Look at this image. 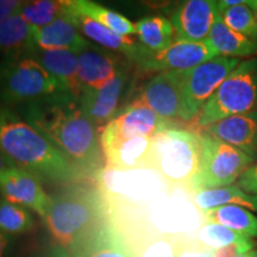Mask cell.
Listing matches in <instances>:
<instances>
[{"mask_svg":"<svg viewBox=\"0 0 257 257\" xmlns=\"http://www.w3.org/2000/svg\"><path fill=\"white\" fill-rule=\"evenodd\" d=\"M239 62L233 57L217 56L182 72L181 121L191 123L195 120L205 102Z\"/></svg>","mask_w":257,"mask_h":257,"instance_id":"obj_9","label":"cell"},{"mask_svg":"<svg viewBox=\"0 0 257 257\" xmlns=\"http://www.w3.org/2000/svg\"><path fill=\"white\" fill-rule=\"evenodd\" d=\"M256 3L257 0H218V6H219V11H223L225 9L237 5H246L253 10Z\"/></svg>","mask_w":257,"mask_h":257,"instance_id":"obj_36","label":"cell"},{"mask_svg":"<svg viewBox=\"0 0 257 257\" xmlns=\"http://www.w3.org/2000/svg\"><path fill=\"white\" fill-rule=\"evenodd\" d=\"M24 55L30 56L56 80L61 91L81 94L78 78V54L67 49H42L34 46Z\"/></svg>","mask_w":257,"mask_h":257,"instance_id":"obj_16","label":"cell"},{"mask_svg":"<svg viewBox=\"0 0 257 257\" xmlns=\"http://www.w3.org/2000/svg\"><path fill=\"white\" fill-rule=\"evenodd\" d=\"M10 167H16V166L12 165V162H10V161L3 155V153L0 152V172H3V170L6 168H10Z\"/></svg>","mask_w":257,"mask_h":257,"instance_id":"obj_40","label":"cell"},{"mask_svg":"<svg viewBox=\"0 0 257 257\" xmlns=\"http://www.w3.org/2000/svg\"><path fill=\"white\" fill-rule=\"evenodd\" d=\"M69 8L87 16L96 23L124 36H136L135 23L119 12L105 8L94 0H69Z\"/></svg>","mask_w":257,"mask_h":257,"instance_id":"obj_23","label":"cell"},{"mask_svg":"<svg viewBox=\"0 0 257 257\" xmlns=\"http://www.w3.org/2000/svg\"><path fill=\"white\" fill-rule=\"evenodd\" d=\"M197 239L212 250L231 245V244L249 243L252 240L236 231L227 229L223 225L208 223V221L202 225L200 230L198 231Z\"/></svg>","mask_w":257,"mask_h":257,"instance_id":"obj_29","label":"cell"},{"mask_svg":"<svg viewBox=\"0 0 257 257\" xmlns=\"http://www.w3.org/2000/svg\"><path fill=\"white\" fill-rule=\"evenodd\" d=\"M220 16L224 23L233 31L257 42V19L249 6H231L220 11Z\"/></svg>","mask_w":257,"mask_h":257,"instance_id":"obj_30","label":"cell"},{"mask_svg":"<svg viewBox=\"0 0 257 257\" xmlns=\"http://www.w3.org/2000/svg\"><path fill=\"white\" fill-rule=\"evenodd\" d=\"M208 40L179 41L163 50H149L141 47L131 63L142 72H182L217 57Z\"/></svg>","mask_w":257,"mask_h":257,"instance_id":"obj_11","label":"cell"},{"mask_svg":"<svg viewBox=\"0 0 257 257\" xmlns=\"http://www.w3.org/2000/svg\"><path fill=\"white\" fill-rule=\"evenodd\" d=\"M238 187L249 194L257 195V163H253L238 179Z\"/></svg>","mask_w":257,"mask_h":257,"instance_id":"obj_33","label":"cell"},{"mask_svg":"<svg viewBox=\"0 0 257 257\" xmlns=\"http://www.w3.org/2000/svg\"><path fill=\"white\" fill-rule=\"evenodd\" d=\"M256 257H257V253H256Z\"/></svg>","mask_w":257,"mask_h":257,"instance_id":"obj_43","label":"cell"},{"mask_svg":"<svg viewBox=\"0 0 257 257\" xmlns=\"http://www.w3.org/2000/svg\"><path fill=\"white\" fill-rule=\"evenodd\" d=\"M67 12H68L69 17L72 18L75 27L81 32L83 37L87 38L89 42L96 44V46L121 54L130 62H133L138 50L142 47L137 37L124 36V35L117 34V32L110 30L104 25L96 23L95 21L88 18L87 16L79 14L75 10L70 9L69 4L67 8Z\"/></svg>","mask_w":257,"mask_h":257,"instance_id":"obj_18","label":"cell"},{"mask_svg":"<svg viewBox=\"0 0 257 257\" xmlns=\"http://www.w3.org/2000/svg\"><path fill=\"white\" fill-rule=\"evenodd\" d=\"M0 194L6 200L30 208L42 218L47 216L50 206V195L42 187L41 180L18 167L0 172Z\"/></svg>","mask_w":257,"mask_h":257,"instance_id":"obj_13","label":"cell"},{"mask_svg":"<svg viewBox=\"0 0 257 257\" xmlns=\"http://www.w3.org/2000/svg\"><path fill=\"white\" fill-rule=\"evenodd\" d=\"M11 242V236L0 231V257H9Z\"/></svg>","mask_w":257,"mask_h":257,"instance_id":"obj_38","label":"cell"},{"mask_svg":"<svg viewBox=\"0 0 257 257\" xmlns=\"http://www.w3.org/2000/svg\"><path fill=\"white\" fill-rule=\"evenodd\" d=\"M35 257H72L68 252L60 245H53L49 248L42 250L40 253H37Z\"/></svg>","mask_w":257,"mask_h":257,"instance_id":"obj_37","label":"cell"},{"mask_svg":"<svg viewBox=\"0 0 257 257\" xmlns=\"http://www.w3.org/2000/svg\"><path fill=\"white\" fill-rule=\"evenodd\" d=\"M205 133L257 159V110L221 119L205 127Z\"/></svg>","mask_w":257,"mask_h":257,"instance_id":"obj_17","label":"cell"},{"mask_svg":"<svg viewBox=\"0 0 257 257\" xmlns=\"http://www.w3.org/2000/svg\"><path fill=\"white\" fill-rule=\"evenodd\" d=\"M69 0H24L19 15L31 27H46L62 14Z\"/></svg>","mask_w":257,"mask_h":257,"instance_id":"obj_26","label":"cell"},{"mask_svg":"<svg viewBox=\"0 0 257 257\" xmlns=\"http://www.w3.org/2000/svg\"><path fill=\"white\" fill-rule=\"evenodd\" d=\"M134 64L126 60L118 68L111 79L100 87L81 93L79 104L83 113L91 119L96 127L105 126L125 106L130 104L131 92L134 88Z\"/></svg>","mask_w":257,"mask_h":257,"instance_id":"obj_10","label":"cell"},{"mask_svg":"<svg viewBox=\"0 0 257 257\" xmlns=\"http://www.w3.org/2000/svg\"><path fill=\"white\" fill-rule=\"evenodd\" d=\"M199 134L188 128L172 127L153 141L148 169L170 186L189 188L199 165Z\"/></svg>","mask_w":257,"mask_h":257,"instance_id":"obj_5","label":"cell"},{"mask_svg":"<svg viewBox=\"0 0 257 257\" xmlns=\"http://www.w3.org/2000/svg\"><path fill=\"white\" fill-rule=\"evenodd\" d=\"M204 216L208 223L220 224L248 238L257 237V216L244 207L225 205L205 212Z\"/></svg>","mask_w":257,"mask_h":257,"instance_id":"obj_25","label":"cell"},{"mask_svg":"<svg viewBox=\"0 0 257 257\" xmlns=\"http://www.w3.org/2000/svg\"><path fill=\"white\" fill-rule=\"evenodd\" d=\"M47 229L72 257H80L108 224L100 188L91 185L68 186L50 195L43 218Z\"/></svg>","mask_w":257,"mask_h":257,"instance_id":"obj_3","label":"cell"},{"mask_svg":"<svg viewBox=\"0 0 257 257\" xmlns=\"http://www.w3.org/2000/svg\"><path fill=\"white\" fill-rule=\"evenodd\" d=\"M253 14H255V16H256V19H257V3H256V5H255V8H253Z\"/></svg>","mask_w":257,"mask_h":257,"instance_id":"obj_42","label":"cell"},{"mask_svg":"<svg viewBox=\"0 0 257 257\" xmlns=\"http://www.w3.org/2000/svg\"><path fill=\"white\" fill-rule=\"evenodd\" d=\"M14 110L44 135L83 178H99L105 160L100 133L83 113L78 96L59 91Z\"/></svg>","mask_w":257,"mask_h":257,"instance_id":"obj_1","label":"cell"},{"mask_svg":"<svg viewBox=\"0 0 257 257\" xmlns=\"http://www.w3.org/2000/svg\"><path fill=\"white\" fill-rule=\"evenodd\" d=\"M207 40L217 51L218 56L239 59V57H251L257 54V42L243 36L227 27L221 19L220 12L214 19Z\"/></svg>","mask_w":257,"mask_h":257,"instance_id":"obj_20","label":"cell"},{"mask_svg":"<svg viewBox=\"0 0 257 257\" xmlns=\"http://www.w3.org/2000/svg\"><path fill=\"white\" fill-rule=\"evenodd\" d=\"M256 253H257V250H250L248 252H244L242 255H239L238 257H256Z\"/></svg>","mask_w":257,"mask_h":257,"instance_id":"obj_41","label":"cell"},{"mask_svg":"<svg viewBox=\"0 0 257 257\" xmlns=\"http://www.w3.org/2000/svg\"><path fill=\"white\" fill-rule=\"evenodd\" d=\"M126 60L121 54L88 41L78 53V78L81 93L104 85Z\"/></svg>","mask_w":257,"mask_h":257,"instance_id":"obj_15","label":"cell"},{"mask_svg":"<svg viewBox=\"0 0 257 257\" xmlns=\"http://www.w3.org/2000/svg\"><path fill=\"white\" fill-rule=\"evenodd\" d=\"M257 110V57L240 61L202 106L195 126L207 127L225 118Z\"/></svg>","mask_w":257,"mask_h":257,"instance_id":"obj_6","label":"cell"},{"mask_svg":"<svg viewBox=\"0 0 257 257\" xmlns=\"http://www.w3.org/2000/svg\"><path fill=\"white\" fill-rule=\"evenodd\" d=\"M219 12L218 0H179L170 19L175 30V40H207Z\"/></svg>","mask_w":257,"mask_h":257,"instance_id":"obj_14","label":"cell"},{"mask_svg":"<svg viewBox=\"0 0 257 257\" xmlns=\"http://www.w3.org/2000/svg\"><path fill=\"white\" fill-rule=\"evenodd\" d=\"M255 242L251 240L249 243H237L231 244V245L223 246V248L214 249L213 256L214 257H238L244 252H248L253 249Z\"/></svg>","mask_w":257,"mask_h":257,"instance_id":"obj_34","label":"cell"},{"mask_svg":"<svg viewBox=\"0 0 257 257\" xmlns=\"http://www.w3.org/2000/svg\"><path fill=\"white\" fill-rule=\"evenodd\" d=\"M199 146L198 169L189 184L193 192L233 185L255 161L207 133L199 134Z\"/></svg>","mask_w":257,"mask_h":257,"instance_id":"obj_8","label":"cell"},{"mask_svg":"<svg viewBox=\"0 0 257 257\" xmlns=\"http://www.w3.org/2000/svg\"><path fill=\"white\" fill-rule=\"evenodd\" d=\"M80 257H133L119 232L110 224L98 234Z\"/></svg>","mask_w":257,"mask_h":257,"instance_id":"obj_27","label":"cell"},{"mask_svg":"<svg viewBox=\"0 0 257 257\" xmlns=\"http://www.w3.org/2000/svg\"><path fill=\"white\" fill-rule=\"evenodd\" d=\"M194 202L204 213L225 205L240 206L257 213V195L249 194L234 185L194 192Z\"/></svg>","mask_w":257,"mask_h":257,"instance_id":"obj_21","label":"cell"},{"mask_svg":"<svg viewBox=\"0 0 257 257\" xmlns=\"http://www.w3.org/2000/svg\"><path fill=\"white\" fill-rule=\"evenodd\" d=\"M176 242L169 237L144 238L127 246L133 257H175Z\"/></svg>","mask_w":257,"mask_h":257,"instance_id":"obj_31","label":"cell"},{"mask_svg":"<svg viewBox=\"0 0 257 257\" xmlns=\"http://www.w3.org/2000/svg\"><path fill=\"white\" fill-rule=\"evenodd\" d=\"M136 37L149 50H163L175 42L172 21L162 16H149L135 23Z\"/></svg>","mask_w":257,"mask_h":257,"instance_id":"obj_24","label":"cell"},{"mask_svg":"<svg viewBox=\"0 0 257 257\" xmlns=\"http://www.w3.org/2000/svg\"><path fill=\"white\" fill-rule=\"evenodd\" d=\"M0 152L41 181L67 185L85 179L44 135L5 105H0Z\"/></svg>","mask_w":257,"mask_h":257,"instance_id":"obj_2","label":"cell"},{"mask_svg":"<svg viewBox=\"0 0 257 257\" xmlns=\"http://www.w3.org/2000/svg\"><path fill=\"white\" fill-rule=\"evenodd\" d=\"M182 72L157 74L148 81L135 99L167 120L181 121Z\"/></svg>","mask_w":257,"mask_h":257,"instance_id":"obj_12","label":"cell"},{"mask_svg":"<svg viewBox=\"0 0 257 257\" xmlns=\"http://www.w3.org/2000/svg\"><path fill=\"white\" fill-rule=\"evenodd\" d=\"M87 43L88 40L75 27L67 9L46 27L35 28L34 31V44L42 49H67L78 54Z\"/></svg>","mask_w":257,"mask_h":257,"instance_id":"obj_19","label":"cell"},{"mask_svg":"<svg viewBox=\"0 0 257 257\" xmlns=\"http://www.w3.org/2000/svg\"><path fill=\"white\" fill-rule=\"evenodd\" d=\"M35 28L19 14L0 21V51L6 54H24L34 44Z\"/></svg>","mask_w":257,"mask_h":257,"instance_id":"obj_22","label":"cell"},{"mask_svg":"<svg viewBox=\"0 0 257 257\" xmlns=\"http://www.w3.org/2000/svg\"><path fill=\"white\" fill-rule=\"evenodd\" d=\"M175 257H214L213 250L198 239H184L176 242Z\"/></svg>","mask_w":257,"mask_h":257,"instance_id":"obj_32","label":"cell"},{"mask_svg":"<svg viewBox=\"0 0 257 257\" xmlns=\"http://www.w3.org/2000/svg\"><path fill=\"white\" fill-rule=\"evenodd\" d=\"M141 2L153 9H162L169 6L174 0H141Z\"/></svg>","mask_w":257,"mask_h":257,"instance_id":"obj_39","label":"cell"},{"mask_svg":"<svg viewBox=\"0 0 257 257\" xmlns=\"http://www.w3.org/2000/svg\"><path fill=\"white\" fill-rule=\"evenodd\" d=\"M178 126L134 99L99 131L106 168L148 169L153 141L160 134Z\"/></svg>","mask_w":257,"mask_h":257,"instance_id":"obj_4","label":"cell"},{"mask_svg":"<svg viewBox=\"0 0 257 257\" xmlns=\"http://www.w3.org/2000/svg\"><path fill=\"white\" fill-rule=\"evenodd\" d=\"M61 91L56 80L36 60L6 54L0 60V102L11 108Z\"/></svg>","mask_w":257,"mask_h":257,"instance_id":"obj_7","label":"cell"},{"mask_svg":"<svg viewBox=\"0 0 257 257\" xmlns=\"http://www.w3.org/2000/svg\"><path fill=\"white\" fill-rule=\"evenodd\" d=\"M34 218L30 211L22 205L6 199L0 200V231L4 233H25L34 229Z\"/></svg>","mask_w":257,"mask_h":257,"instance_id":"obj_28","label":"cell"},{"mask_svg":"<svg viewBox=\"0 0 257 257\" xmlns=\"http://www.w3.org/2000/svg\"><path fill=\"white\" fill-rule=\"evenodd\" d=\"M24 0H0V21L19 14Z\"/></svg>","mask_w":257,"mask_h":257,"instance_id":"obj_35","label":"cell"}]
</instances>
